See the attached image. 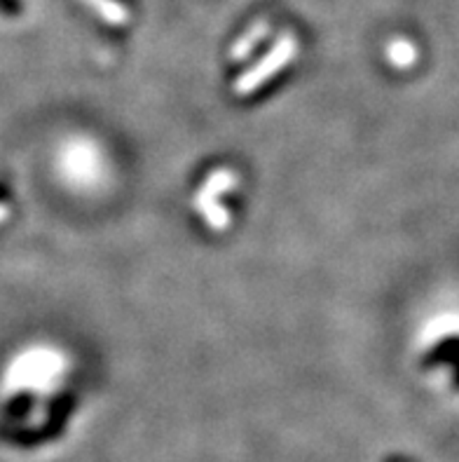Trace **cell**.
I'll use <instances>...</instances> for the list:
<instances>
[{"mask_svg": "<svg viewBox=\"0 0 459 462\" xmlns=\"http://www.w3.org/2000/svg\"><path fill=\"white\" fill-rule=\"evenodd\" d=\"M293 54H296V41H293V38H284V41L277 42V47H274L268 57L262 59L256 69H251L249 73H244V76L234 82V94H237V97H249V94L256 92V89L261 88V85H265L281 66H286L291 61Z\"/></svg>", "mask_w": 459, "mask_h": 462, "instance_id": "6da1fadb", "label": "cell"}, {"mask_svg": "<svg viewBox=\"0 0 459 462\" xmlns=\"http://www.w3.org/2000/svg\"><path fill=\"white\" fill-rule=\"evenodd\" d=\"M94 7H99V12L104 14V19L113 23H124L127 22V12L123 5H117L113 0H89Z\"/></svg>", "mask_w": 459, "mask_h": 462, "instance_id": "7a4b0ae2", "label": "cell"}, {"mask_svg": "<svg viewBox=\"0 0 459 462\" xmlns=\"http://www.w3.org/2000/svg\"><path fill=\"white\" fill-rule=\"evenodd\" d=\"M7 217H10V209H7V205H0V221H5Z\"/></svg>", "mask_w": 459, "mask_h": 462, "instance_id": "3957f363", "label": "cell"}]
</instances>
